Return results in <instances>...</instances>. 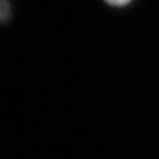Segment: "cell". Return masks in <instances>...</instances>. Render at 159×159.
<instances>
[{
  "instance_id": "7a4b0ae2",
  "label": "cell",
  "mask_w": 159,
  "mask_h": 159,
  "mask_svg": "<svg viewBox=\"0 0 159 159\" xmlns=\"http://www.w3.org/2000/svg\"><path fill=\"white\" fill-rule=\"evenodd\" d=\"M104 1L113 7H125V6L130 5L133 0H104Z\"/></svg>"
},
{
  "instance_id": "6da1fadb",
  "label": "cell",
  "mask_w": 159,
  "mask_h": 159,
  "mask_svg": "<svg viewBox=\"0 0 159 159\" xmlns=\"http://www.w3.org/2000/svg\"><path fill=\"white\" fill-rule=\"evenodd\" d=\"M12 17V6L10 0H0V23H6Z\"/></svg>"
}]
</instances>
